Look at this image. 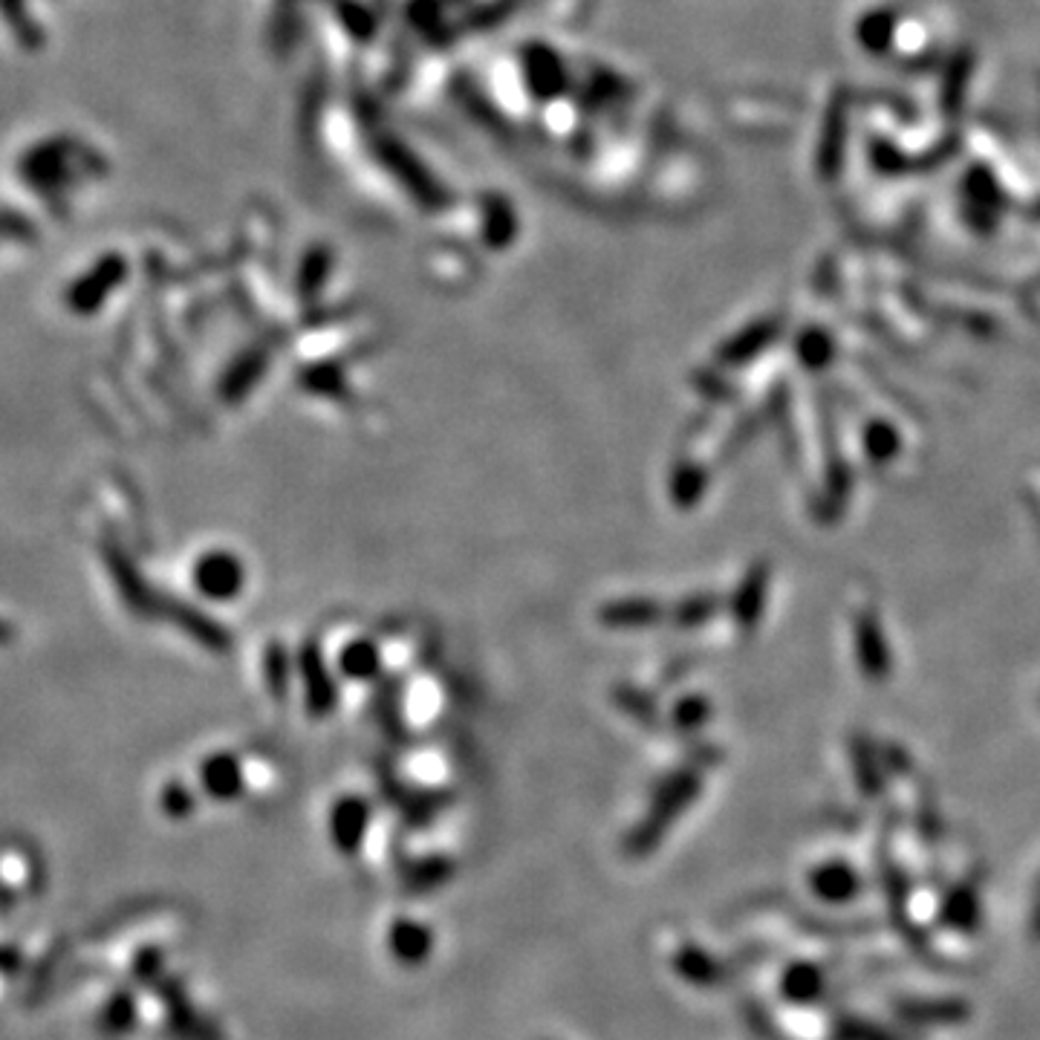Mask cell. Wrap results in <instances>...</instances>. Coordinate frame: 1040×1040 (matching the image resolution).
Instances as JSON below:
<instances>
[{"label":"cell","instance_id":"obj_4","mask_svg":"<svg viewBox=\"0 0 1040 1040\" xmlns=\"http://www.w3.org/2000/svg\"><path fill=\"white\" fill-rule=\"evenodd\" d=\"M339 668H342L344 677L350 679H371L373 674L378 670V650L373 642H353L347 645L339 659Z\"/></svg>","mask_w":1040,"mask_h":1040},{"label":"cell","instance_id":"obj_7","mask_svg":"<svg viewBox=\"0 0 1040 1040\" xmlns=\"http://www.w3.org/2000/svg\"><path fill=\"white\" fill-rule=\"evenodd\" d=\"M771 335H775V327H755V330H749V333L737 335L735 342L726 347L723 359H726L728 364L746 362V359H751L755 353H760V350H764L766 344L771 342Z\"/></svg>","mask_w":1040,"mask_h":1040},{"label":"cell","instance_id":"obj_12","mask_svg":"<svg viewBox=\"0 0 1040 1040\" xmlns=\"http://www.w3.org/2000/svg\"><path fill=\"white\" fill-rule=\"evenodd\" d=\"M711 613H714V598H708V596L688 598V602H685L677 610V618L683 627H694V625H699V622H706Z\"/></svg>","mask_w":1040,"mask_h":1040},{"label":"cell","instance_id":"obj_3","mask_svg":"<svg viewBox=\"0 0 1040 1040\" xmlns=\"http://www.w3.org/2000/svg\"><path fill=\"white\" fill-rule=\"evenodd\" d=\"M766 589H769V567H766V564H757V567H751L749 575L743 578V584L735 593V602H731V610H735L737 625H740L743 630H751V627L757 625V618L764 613Z\"/></svg>","mask_w":1040,"mask_h":1040},{"label":"cell","instance_id":"obj_1","mask_svg":"<svg viewBox=\"0 0 1040 1040\" xmlns=\"http://www.w3.org/2000/svg\"><path fill=\"white\" fill-rule=\"evenodd\" d=\"M196 584H200L205 596L223 602V598H234L241 593L243 584H246V573H243V564L234 555L212 553L200 561Z\"/></svg>","mask_w":1040,"mask_h":1040},{"label":"cell","instance_id":"obj_11","mask_svg":"<svg viewBox=\"0 0 1040 1040\" xmlns=\"http://www.w3.org/2000/svg\"><path fill=\"white\" fill-rule=\"evenodd\" d=\"M798 353L807 367H824V364L829 362V353H832V350H829V342L821 333H807L800 339Z\"/></svg>","mask_w":1040,"mask_h":1040},{"label":"cell","instance_id":"obj_10","mask_svg":"<svg viewBox=\"0 0 1040 1040\" xmlns=\"http://www.w3.org/2000/svg\"><path fill=\"white\" fill-rule=\"evenodd\" d=\"M306 683H310L306 685V691H310V706H313L315 711H327L335 699V688H333V683H330L327 674H324L321 668H313L310 674H306Z\"/></svg>","mask_w":1040,"mask_h":1040},{"label":"cell","instance_id":"obj_9","mask_svg":"<svg viewBox=\"0 0 1040 1040\" xmlns=\"http://www.w3.org/2000/svg\"><path fill=\"white\" fill-rule=\"evenodd\" d=\"M205 780H212V786L218 789V792H223V795L234 792L238 784H241V769H238V760H234V757H218V760H212L209 769H205Z\"/></svg>","mask_w":1040,"mask_h":1040},{"label":"cell","instance_id":"obj_6","mask_svg":"<svg viewBox=\"0 0 1040 1040\" xmlns=\"http://www.w3.org/2000/svg\"><path fill=\"white\" fill-rule=\"evenodd\" d=\"M865 448L874 463H888L899 454V434H896L893 425L874 423L865 434Z\"/></svg>","mask_w":1040,"mask_h":1040},{"label":"cell","instance_id":"obj_8","mask_svg":"<svg viewBox=\"0 0 1040 1040\" xmlns=\"http://www.w3.org/2000/svg\"><path fill=\"white\" fill-rule=\"evenodd\" d=\"M706 492V474L703 468L688 463V466H679L677 474H674V501L679 506H688V503H697L699 495Z\"/></svg>","mask_w":1040,"mask_h":1040},{"label":"cell","instance_id":"obj_13","mask_svg":"<svg viewBox=\"0 0 1040 1040\" xmlns=\"http://www.w3.org/2000/svg\"><path fill=\"white\" fill-rule=\"evenodd\" d=\"M708 717V706H706V699H685V703H679V708H677V723L683 728H697L699 723L706 720Z\"/></svg>","mask_w":1040,"mask_h":1040},{"label":"cell","instance_id":"obj_2","mask_svg":"<svg viewBox=\"0 0 1040 1040\" xmlns=\"http://www.w3.org/2000/svg\"><path fill=\"white\" fill-rule=\"evenodd\" d=\"M856 656H859L865 677L885 679L890 674L888 639L881 634L879 618L870 616V613H861L856 618Z\"/></svg>","mask_w":1040,"mask_h":1040},{"label":"cell","instance_id":"obj_5","mask_svg":"<svg viewBox=\"0 0 1040 1040\" xmlns=\"http://www.w3.org/2000/svg\"><path fill=\"white\" fill-rule=\"evenodd\" d=\"M604 618L610 622V627H648L659 618V607L654 602H625L613 604L610 610H604Z\"/></svg>","mask_w":1040,"mask_h":1040}]
</instances>
